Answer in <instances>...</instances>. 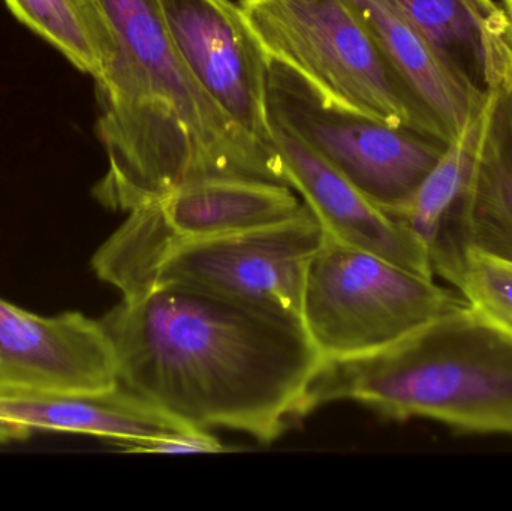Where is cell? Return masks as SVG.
<instances>
[{
	"mask_svg": "<svg viewBox=\"0 0 512 511\" xmlns=\"http://www.w3.org/2000/svg\"><path fill=\"white\" fill-rule=\"evenodd\" d=\"M20 23L93 80L114 56L110 23L98 0H5Z\"/></svg>",
	"mask_w": 512,
	"mask_h": 511,
	"instance_id": "obj_16",
	"label": "cell"
},
{
	"mask_svg": "<svg viewBox=\"0 0 512 511\" xmlns=\"http://www.w3.org/2000/svg\"><path fill=\"white\" fill-rule=\"evenodd\" d=\"M432 278L325 234L304 279L301 324L324 360L388 347L465 305Z\"/></svg>",
	"mask_w": 512,
	"mask_h": 511,
	"instance_id": "obj_5",
	"label": "cell"
},
{
	"mask_svg": "<svg viewBox=\"0 0 512 511\" xmlns=\"http://www.w3.org/2000/svg\"><path fill=\"white\" fill-rule=\"evenodd\" d=\"M119 384L101 323L30 314L0 299V399L92 395Z\"/></svg>",
	"mask_w": 512,
	"mask_h": 511,
	"instance_id": "obj_10",
	"label": "cell"
},
{
	"mask_svg": "<svg viewBox=\"0 0 512 511\" xmlns=\"http://www.w3.org/2000/svg\"><path fill=\"white\" fill-rule=\"evenodd\" d=\"M304 207L285 183L254 177L197 180L128 212L93 255V272L123 297H135L147 290L170 246L279 224Z\"/></svg>",
	"mask_w": 512,
	"mask_h": 511,
	"instance_id": "obj_6",
	"label": "cell"
},
{
	"mask_svg": "<svg viewBox=\"0 0 512 511\" xmlns=\"http://www.w3.org/2000/svg\"><path fill=\"white\" fill-rule=\"evenodd\" d=\"M99 323L120 386L189 428L264 444L304 419L324 362L297 321L188 285L123 297Z\"/></svg>",
	"mask_w": 512,
	"mask_h": 511,
	"instance_id": "obj_1",
	"label": "cell"
},
{
	"mask_svg": "<svg viewBox=\"0 0 512 511\" xmlns=\"http://www.w3.org/2000/svg\"><path fill=\"white\" fill-rule=\"evenodd\" d=\"M492 111L465 194L430 252L433 272L447 278L466 249L512 263V47L483 68Z\"/></svg>",
	"mask_w": 512,
	"mask_h": 511,
	"instance_id": "obj_11",
	"label": "cell"
},
{
	"mask_svg": "<svg viewBox=\"0 0 512 511\" xmlns=\"http://www.w3.org/2000/svg\"><path fill=\"white\" fill-rule=\"evenodd\" d=\"M391 68L441 129L447 144L462 129L481 89L462 66L418 32L387 0H349Z\"/></svg>",
	"mask_w": 512,
	"mask_h": 511,
	"instance_id": "obj_14",
	"label": "cell"
},
{
	"mask_svg": "<svg viewBox=\"0 0 512 511\" xmlns=\"http://www.w3.org/2000/svg\"><path fill=\"white\" fill-rule=\"evenodd\" d=\"M490 111L492 93L486 89L484 95L472 105L462 129L445 146L435 167L424 177L408 201L391 213L426 245L429 255L447 230L454 210L465 194Z\"/></svg>",
	"mask_w": 512,
	"mask_h": 511,
	"instance_id": "obj_15",
	"label": "cell"
},
{
	"mask_svg": "<svg viewBox=\"0 0 512 511\" xmlns=\"http://www.w3.org/2000/svg\"><path fill=\"white\" fill-rule=\"evenodd\" d=\"M502 3H504L505 11L508 12L512 20V0H502Z\"/></svg>",
	"mask_w": 512,
	"mask_h": 511,
	"instance_id": "obj_19",
	"label": "cell"
},
{
	"mask_svg": "<svg viewBox=\"0 0 512 511\" xmlns=\"http://www.w3.org/2000/svg\"><path fill=\"white\" fill-rule=\"evenodd\" d=\"M447 281L484 318L512 336V263L466 249Z\"/></svg>",
	"mask_w": 512,
	"mask_h": 511,
	"instance_id": "obj_18",
	"label": "cell"
},
{
	"mask_svg": "<svg viewBox=\"0 0 512 511\" xmlns=\"http://www.w3.org/2000/svg\"><path fill=\"white\" fill-rule=\"evenodd\" d=\"M239 5L268 59L297 72L325 101L447 144L349 0Z\"/></svg>",
	"mask_w": 512,
	"mask_h": 511,
	"instance_id": "obj_4",
	"label": "cell"
},
{
	"mask_svg": "<svg viewBox=\"0 0 512 511\" xmlns=\"http://www.w3.org/2000/svg\"><path fill=\"white\" fill-rule=\"evenodd\" d=\"M270 122L294 135L391 215L435 167L447 144L325 101L282 63L268 66Z\"/></svg>",
	"mask_w": 512,
	"mask_h": 511,
	"instance_id": "obj_7",
	"label": "cell"
},
{
	"mask_svg": "<svg viewBox=\"0 0 512 511\" xmlns=\"http://www.w3.org/2000/svg\"><path fill=\"white\" fill-rule=\"evenodd\" d=\"M177 51L194 80L240 134L277 156L268 116L270 59L239 3L161 0Z\"/></svg>",
	"mask_w": 512,
	"mask_h": 511,
	"instance_id": "obj_9",
	"label": "cell"
},
{
	"mask_svg": "<svg viewBox=\"0 0 512 511\" xmlns=\"http://www.w3.org/2000/svg\"><path fill=\"white\" fill-rule=\"evenodd\" d=\"M387 2L457 65V54H468L480 71L483 66V39L492 33L507 32L512 27L508 12L493 0Z\"/></svg>",
	"mask_w": 512,
	"mask_h": 511,
	"instance_id": "obj_17",
	"label": "cell"
},
{
	"mask_svg": "<svg viewBox=\"0 0 512 511\" xmlns=\"http://www.w3.org/2000/svg\"><path fill=\"white\" fill-rule=\"evenodd\" d=\"M271 132L283 182L300 195L327 236L433 279L429 251L406 225L376 206L294 135L274 123Z\"/></svg>",
	"mask_w": 512,
	"mask_h": 511,
	"instance_id": "obj_12",
	"label": "cell"
},
{
	"mask_svg": "<svg viewBox=\"0 0 512 511\" xmlns=\"http://www.w3.org/2000/svg\"><path fill=\"white\" fill-rule=\"evenodd\" d=\"M324 239L306 206L279 224L177 243L159 258L147 290L159 284L188 285L301 324L307 267Z\"/></svg>",
	"mask_w": 512,
	"mask_h": 511,
	"instance_id": "obj_8",
	"label": "cell"
},
{
	"mask_svg": "<svg viewBox=\"0 0 512 511\" xmlns=\"http://www.w3.org/2000/svg\"><path fill=\"white\" fill-rule=\"evenodd\" d=\"M339 401L397 422L512 435V336L466 302L381 350L324 360L307 387L304 417Z\"/></svg>",
	"mask_w": 512,
	"mask_h": 511,
	"instance_id": "obj_3",
	"label": "cell"
},
{
	"mask_svg": "<svg viewBox=\"0 0 512 511\" xmlns=\"http://www.w3.org/2000/svg\"><path fill=\"white\" fill-rule=\"evenodd\" d=\"M114 56L95 80L107 173L93 195L131 212L210 177L283 182L279 158L246 140L186 68L161 0H98Z\"/></svg>",
	"mask_w": 512,
	"mask_h": 511,
	"instance_id": "obj_2",
	"label": "cell"
},
{
	"mask_svg": "<svg viewBox=\"0 0 512 511\" xmlns=\"http://www.w3.org/2000/svg\"><path fill=\"white\" fill-rule=\"evenodd\" d=\"M33 431L93 435L125 447L198 429L183 425L143 396L117 384L92 395L0 399V441L23 440Z\"/></svg>",
	"mask_w": 512,
	"mask_h": 511,
	"instance_id": "obj_13",
	"label": "cell"
}]
</instances>
